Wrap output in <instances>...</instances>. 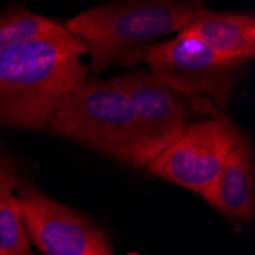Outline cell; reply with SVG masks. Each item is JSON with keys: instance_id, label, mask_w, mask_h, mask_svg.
Listing matches in <instances>:
<instances>
[{"instance_id": "6da1fadb", "label": "cell", "mask_w": 255, "mask_h": 255, "mask_svg": "<svg viewBox=\"0 0 255 255\" xmlns=\"http://www.w3.org/2000/svg\"><path fill=\"white\" fill-rule=\"evenodd\" d=\"M84 43L71 32L0 51V126L44 128L63 98L87 77Z\"/></svg>"}, {"instance_id": "7a4b0ae2", "label": "cell", "mask_w": 255, "mask_h": 255, "mask_svg": "<svg viewBox=\"0 0 255 255\" xmlns=\"http://www.w3.org/2000/svg\"><path fill=\"white\" fill-rule=\"evenodd\" d=\"M203 9L197 2H120L95 6L64 23L90 57L94 72L110 64L134 66L164 35L182 31Z\"/></svg>"}, {"instance_id": "3957f363", "label": "cell", "mask_w": 255, "mask_h": 255, "mask_svg": "<svg viewBox=\"0 0 255 255\" xmlns=\"http://www.w3.org/2000/svg\"><path fill=\"white\" fill-rule=\"evenodd\" d=\"M46 128L131 164L136 121L126 95L112 80L86 77L63 98Z\"/></svg>"}, {"instance_id": "277c9868", "label": "cell", "mask_w": 255, "mask_h": 255, "mask_svg": "<svg viewBox=\"0 0 255 255\" xmlns=\"http://www.w3.org/2000/svg\"><path fill=\"white\" fill-rule=\"evenodd\" d=\"M150 74L177 95H185L194 109L219 115L236 92L246 60L225 58L199 40L179 32L159 41L144 58Z\"/></svg>"}, {"instance_id": "5b68a950", "label": "cell", "mask_w": 255, "mask_h": 255, "mask_svg": "<svg viewBox=\"0 0 255 255\" xmlns=\"http://www.w3.org/2000/svg\"><path fill=\"white\" fill-rule=\"evenodd\" d=\"M243 141L245 134L237 124L219 115L187 127L145 167L153 176L202 194L220 173L226 156Z\"/></svg>"}, {"instance_id": "8992f818", "label": "cell", "mask_w": 255, "mask_h": 255, "mask_svg": "<svg viewBox=\"0 0 255 255\" xmlns=\"http://www.w3.org/2000/svg\"><path fill=\"white\" fill-rule=\"evenodd\" d=\"M126 95L136 121L131 165L145 167L187 130L185 106L176 92L150 72L136 71L112 80Z\"/></svg>"}, {"instance_id": "52a82bcc", "label": "cell", "mask_w": 255, "mask_h": 255, "mask_svg": "<svg viewBox=\"0 0 255 255\" xmlns=\"http://www.w3.org/2000/svg\"><path fill=\"white\" fill-rule=\"evenodd\" d=\"M15 199L28 237L46 255H113L100 229L35 185L21 183Z\"/></svg>"}, {"instance_id": "ba28073f", "label": "cell", "mask_w": 255, "mask_h": 255, "mask_svg": "<svg viewBox=\"0 0 255 255\" xmlns=\"http://www.w3.org/2000/svg\"><path fill=\"white\" fill-rule=\"evenodd\" d=\"M251 145L243 141L231 151L217 177L202 196L223 214L246 220L254 214L255 177Z\"/></svg>"}, {"instance_id": "9c48e42d", "label": "cell", "mask_w": 255, "mask_h": 255, "mask_svg": "<svg viewBox=\"0 0 255 255\" xmlns=\"http://www.w3.org/2000/svg\"><path fill=\"white\" fill-rule=\"evenodd\" d=\"M182 34L203 43L220 57L249 60L255 55V17L245 12L202 9Z\"/></svg>"}, {"instance_id": "30bf717a", "label": "cell", "mask_w": 255, "mask_h": 255, "mask_svg": "<svg viewBox=\"0 0 255 255\" xmlns=\"http://www.w3.org/2000/svg\"><path fill=\"white\" fill-rule=\"evenodd\" d=\"M64 31V25L57 20L20 9L0 17V51L25 41L58 35Z\"/></svg>"}, {"instance_id": "8fae6325", "label": "cell", "mask_w": 255, "mask_h": 255, "mask_svg": "<svg viewBox=\"0 0 255 255\" xmlns=\"http://www.w3.org/2000/svg\"><path fill=\"white\" fill-rule=\"evenodd\" d=\"M0 255H34L11 187H0Z\"/></svg>"}, {"instance_id": "7c38bea8", "label": "cell", "mask_w": 255, "mask_h": 255, "mask_svg": "<svg viewBox=\"0 0 255 255\" xmlns=\"http://www.w3.org/2000/svg\"><path fill=\"white\" fill-rule=\"evenodd\" d=\"M21 185L15 165L0 153V187L18 188Z\"/></svg>"}]
</instances>
